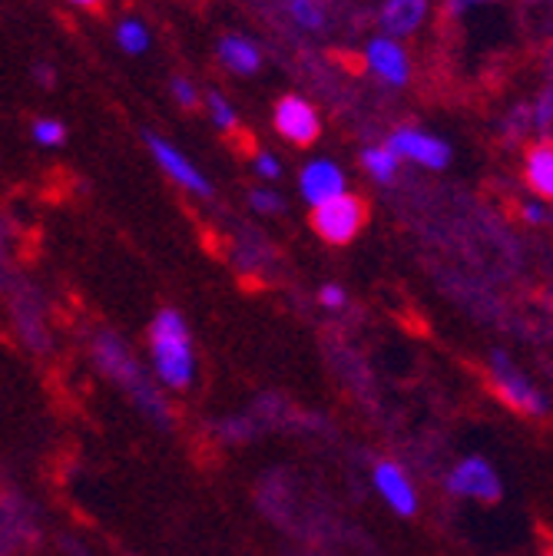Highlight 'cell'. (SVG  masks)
I'll use <instances>...</instances> for the list:
<instances>
[{
	"label": "cell",
	"instance_id": "6da1fadb",
	"mask_svg": "<svg viewBox=\"0 0 553 556\" xmlns=\"http://www.w3.org/2000/svg\"><path fill=\"white\" fill-rule=\"evenodd\" d=\"M150 362L153 375L169 391H186L196 381V352L192 338L179 312L166 308L150 325Z\"/></svg>",
	"mask_w": 553,
	"mask_h": 556
},
{
	"label": "cell",
	"instance_id": "7a4b0ae2",
	"mask_svg": "<svg viewBox=\"0 0 553 556\" xmlns=\"http://www.w3.org/2000/svg\"><path fill=\"white\" fill-rule=\"evenodd\" d=\"M312 226L331 245L352 242L362 232V226H365V202L359 195H349V192L338 195V199H328V202L315 205Z\"/></svg>",
	"mask_w": 553,
	"mask_h": 556
},
{
	"label": "cell",
	"instance_id": "3957f363",
	"mask_svg": "<svg viewBox=\"0 0 553 556\" xmlns=\"http://www.w3.org/2000/svg\"><path fill=\"white\" fill-rule=\"evenodd\" d=\"M491 378H494V388L498 394L520 414H530V417H543L546 414V401L543 394L533 388V381L507 358V355H491Z\"/></svg>",
	"mask_w": 553,
	"mask_h": 556
},
{
	"label": "cell",
	"instance_id": "277c9868",
	"mask_svg": "<svg viewBox=\"0 0 553 556\" xmlns=\"http://www.w3.org/2000/svg\"><path fill=\"white\" fill-rule=\"evenodd\" d=\"M448 491L454 497H467V501H480V504H498L504 486L498 470L483 460V457H464L451 473H448Z\"/></svg>",
	"mask_w": 553,
	"mask_h": 556
},
{
	"label": "cell",
	"instance_id": "5b68a950",
	"mask_svg": "<svg viewBox=\"0 0 553 556\" xmlns=\"http://www.w3.org/2000/svg\"><path fill=\"white\" fill-rule=\"evenodd\" d=\"M93 355H97V362H100L123 388H129V391L136 394V401H143V404H147V410H153V407L163 410L160 401H156V391L143 384L140 368H136V362L129 358V352H126V348H123L113 334H100V338H97Z\"/></svg>",
	"mask_w": 553,
	"mask_h": 556
},
{
	"label": "cell",
	"instance_id": "8992f818",
	"mask_svg": "<svg viewBox=\"0 0 553 556\" xmlns=\"http://www.w3.org/2000/svg\"><path fill=\"white\" fill-rule=\"evenodd\" d=\"M372 483L378 497L385 501V507L398 517H414L418 514V491H414V483L407 477V470L394 460H381L375 470H372Z\"/></svg>",
	"mask_w": 553,
	"mask_h": 556
},
{
	"label": "cell",
	"instance_id": "52a82bcc",
	"mask_svg": "<svg viewBox=\"0 0 553 556\" xmlns=\"http://www.w3.org/2000/svg\"><path fill=\"white\" fill-rule=\"evenodd\" d=\"M388 150L398 160H411V163H422V166H431V169H441L448 163V147L441 143V139H435L428 132H418V129L391 132Z\"/></svg>",
	"mask_w": 553,
	"mask_h": 556
},
{
	"label": "cell",
	"instance_id": "ba28073f",
	"mask_svg": "<svg viewBox=\"0 0 553 556\" xmlns=\"http://www.w3.org/2000/svg\"><path fill=\"white\" fill-rule=\"evenodd\" d=\"M275 126L286 139L299 147H309L312 139L318 136V116L315 110L302 100V97H282L279 100V110H275Z\"/></svg>",
	"mask_w": 553,
	"mask_h": 556
},
{
	"label": "cell",
	"instance_id": "9c48e42d",
	"mask_svg": "<svg viewBox=\"0 0 553 556\" xmlns=\"http://www.w3.org/2000/svg\"><path fill=\"white\" fill-rule=\"evenodd\" d=\"M147 143H150V150H153V156H156V163L183 186V189H189V192H199V195H210V182H205V176L179 153V150H173L166 139H160V136H147Z\"/></svg>",
	"mask_w": 553,
	"mask_h": 556
},
{
	"label": "cell",
	"instance_id": "30bf717a",
	"mask_svg": "<svg viewBox=\"0 0 553 556\" xmlns=\"http://www.w3.org/2000/svg\"><path fill=\"white\" fill-rule=\"evenodd\" d=\"M302 195L312 205H322L328 199L344 195V176H341V169L331 166V163H325V160L305 166V173H302Z\"/></svg>",
	"mask_w": 553,
	"mask_h": 556
},
{
	"label": "cell",
	"instance_id": "8fae6325",
	"mask_svg": "<svg viewBox=\"0 0 553 556\" xmlns=\"http://www.w3.org/2000/svg\"><path fill=\"white\" fill-rule=\"evenodd\" d=\"M425 11H428V0H385L381 27L391 37H404L425 21Z\"/></svg>",
	"mask_w": 553,
	"mask_h": 556
},
{
	"label": "cell",
	"instance_id": "7c38bea8",
	"mask_svg": "<svg viewBox=\"0 0 553 556\" xmlns=\"http://www.w3.org/2000/svg\"><path fill=\"white\" fill-rule=\"evenodd\" d=\"M368 66L388 84H404L407 80V60L394 40H372L368 43Z\"/></svg>",
	"mask_w": 553,
	"mask_h": 556
},
{
	"label": "cell",
	"instance_id": "4fadbf2b",
	"mask_svg": "<svg viewBox=\"0 0 553 556\" xmlns=\"http://www.w3.org/2000/svg\"><path fill=\"white\" fill-rule=\"evenodd\" d=\"M527 182L537 195L553 202V143H540L527 153Z\"/></svg>",
	"mask_w": 553,
	"mask_h": 556
},
{
	"label": "cell",
	"instance_id": "5bb4252c",
	"mask_svg": "<svg viewBox=\"0 0 553 556\" xmlns=\"http://www.w3.org/2000/svg\"><path fill=\"white\" fill-rule=\"evenodd\" d=\"M219 56L232 74H255L259 70V50L242 37H226L219 43Z\"/></svg>",
	"mask_w": 553,
	"mask_h": 556
},
{
	"label": "cell",
	"instance_id": "9a60e30c",
	"mask_svg": "<svg viewBox=\"0 0 553 556\" xmlns=\"http://www.w3.org/2000/svg\"><path fill=\"white\" fill-rule=\"evenodd\" d=\"M362 163H365V169H368L378 182H391L394 173H398V156H394L388 147H372V150H365V153H362Z\"/></svg>",
	"mask_w": 553,
	"mask_h": 556
},
{
	"label": "cell",
	"instance_id": "2e32d148",
	"mask_svg": "<svg viewBox=\"0 0 553 556\" xmlns=\"http://www.w3.org/2000/svg\"><path fill=\"white\" fill-rule=\"evenodd\" d=\"M289 11H292L299 27H305V30L322 27V8L315 4V0H289Z\"/></svg>",
	"mask_w": 553,
	"mask_h": 556
},
{
	"label": "cell",
	"instance_id": "e0dca14e",
	"mask_svg": "<svg viewBox=\"0 0 553 556\" xmlns=\"http://www.w3.org/2000/svg\"><path fill=\"white\" fill-rule=\"evenodd\" d=\"M120 43H123V50H129V53H140V50H147L150 37H147L143 24L123 21V24H120Z\"/></svg>",
	"mask_w": 553,
	"mask_h": 556
},
{
	"label": "cell",
	"instance_id": "ac0fdd59",
	"mask_svg": "<svg viewBox=\"0 0 553 556\" xmlns=\"http://www.w3.org/2000/svg\"><path fill=\"white\" fill-rule=\"evenodd\" d=\"M34 136H37V143H43V147H56V143H63V126L56 119H37Z\"/></svg>",
	"mask_w": 553,
	"mask_h": 556
},
{
	"label": "cell",
	"instance_id": "d6986e66",
	"mask_svg": "<svg viewBox=\"0 0 553 556\" xmlns=\"http://www.w3.org/2000/svg\"><path fill=\"white\" fill-rule=\"evenodd\" d=\"M252 205L259 208V213H265V216H275V213H282V195H275L268 189H255L252 192Z\"/></svg>",
	"mask_w": 553,
	"mask_h": 556
},
{
	"label": "cell",
	"instance_id": "ffe728a7",
	"mask_svg": "<svg viewBox=\"0 0 553 556\" xmlns=\"http://www.w3.org/2000/svg\"><path fill=\"white\" fill-rule=\"evenodd\" d=\"M210 110H213V119H216L223 129H236V113H232V106H229L219 93H210Z\"/></svg>",
	"mask_w": 553,
	"mask_h": 556
},
{
	"label": "cell",
	"instance_id": "44dd1931",
	"mask_svg": "<svg viewBox=\"0 0 553 556\" xmlns=\"http://www.w3.org/2000/svg\"><path fill=\"white\" fill-rule=\"evenodd\" d=\"M255 173L262 176V179H279V163H275V156H268V153H262V156H255Z\"/></svg>",
	"mask_w": 553,
	"mask_h": 556
},
{
	"label": "cell",
	"instance_id": "7402d4cb",
	"mask_svg": "<svg viewBox=\"0 0 553 556\" xmlns=\"http://www.w3.org/2000/svg\"><path fill=\"white\" fill-rule=\"evenodd\" d=\"M173 93H176V100L183 103V106H196V90L189 87V80H173Z\"/></svg>",
	"mask_w": 553,
	"mask_h": 556
},
{
	"label": "cell",
	"instance_id": "603a6c76",
	"mask_svg": "<svg viewBox=\"0 0 553 556\" xmlns=\"http://www.w3.org/2000/svg\"><path fill=\"white\" fill-rule=\"evenodd\" d=\"M318 299H322L325 308H341V305H344V292H341L338 286H325Z\"/></svg>",
	"mask_w": 553,
	"mask_h": 556
},
{
	"label": "cell",
	"instance_id": "cb8c5ba5",
	"mask_svg": "<svg viewBox=\"0 0 553 556\" xmlns=\"http://www.w3.org/2000/svg\"><path fill=\"white\" fill-rule=\"evenodd\" d=\"M470 4H488V0H448V11H451V14H461V11H467Z\"/></svg>",
	"mask_w": 553,
	"mask_h": 556
},
{
	"label": "cell",
	"instance_id": "d4e9b609",
	"mask_svg": "<svg viewBox=\"0 0 553 556\" xmlns=\"http://www.w3.org/2000/svg\"><path fill=\"white\" fill-rule=\"evenodd\" d=\"M524 213H527V219H530V223H540V219H543V213H540V208H537V205H527V208H524Z\"/></svg>",
	"mask_w": 553,
	"mask_h": 556
},
{
	"label": "cell",
	"instance_id": "484cf974",
	"mask_svg": "<svg viewBox=\"0 0 553 556\" xmlns=\"http://www.w3.org/2000/svg\"><path fill=\"white\" fill-rule=\"evenodd\" d=\"M74 4H80V8H97L100 0H74Z\"/></svg>",
	"mask_w": 553,
	"mask_h": 556
},
{
	"label": "cell",
	"instance_id": "4316f807",
	"mask_svg": "<svg viewBox=\"0 0 553 556\" xmlns=\"http://www.w3.org/2000/svg\"><path fill=\"white\" fill-rule=\"evenodd\" d=\"M543 556H553V549H546V553H543Z\"/></svg>",
	"mask_w": 553,
	"mask_h": 556
},
{
	"label": "cell",
	"instance_id": "83f0119b",
	"mask_svg": "<svg viewBox=\"0 0 553 556\" xmlns=\"http://www.w3.org/2000/svg\"><path fill=\"white\" fill-rule=\"evenodd\" d=\"M315 4H318V0H315Z\"/></svg>",
	"mask_w": 553,
	"mask_h": 556
}]
</instances>
